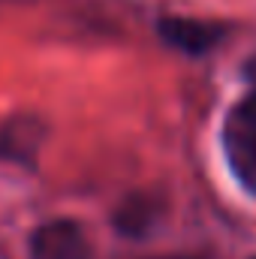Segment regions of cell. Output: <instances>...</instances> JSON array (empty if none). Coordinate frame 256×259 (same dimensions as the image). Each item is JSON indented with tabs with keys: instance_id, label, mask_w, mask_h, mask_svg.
Listing matches in <instances>:
<instances>
[{
	"instance_id": "52a82bcc",
	"label": "cell",
	"mask_w": 256,
	"mask_h": 259,
	"mask_svg": "<svg viewBox=\"0 0 256 259\" xmlns=\"http://www.w3.org/2000/svg\"><path fill=\"white\" fill-rule=\"evenodd\" d=\"M157 259H196V256H157Z\"/></svg>"
},
{
	"instance_id": "3957f363",
	"label": "cell",
	"mask_w": 256,
	"mask_h": 259,
	"mask_svg": "<svg viewBox=\"0 0 256 259\" xmlns=\"http://www.w3.org/2000/svg\"><path fill=\"white\" fill-rule=\"evenodd\" d=\"M223 145H226V157H229L232 172L256 196V127L232 115L223 130Z\"/></svg>"
},
{
	"instance_id": "7a4b0ae2",
	"label": "cell",
	"mask_w": 256,
	"mask_h": 259,
	"mask_svg": "<svg viewBox=\"0 0 256 259\" xmlns=\"http://www.w3.org/2000/svg\"><path fill=\"white\" fill-rule=\"evenodd\" d=\"M157 33L166 46L184 52V55H205L211 52L220 36L223 27L211 24V21H199V18H181V15H166L157 21Z\"/></svg>"
},
{
	"instance_id": "8992f818",
	"label": "cell",
	"mask_w": 256,
	"mask_h": 259,
	"mask_svg": "<svg viewBox=\"0 0 256 259\" xmlns=\"http://www.w3.org/2000/svg\"><path fill=\"white\" fill-rule=\"evenodd\" d=\"M235 118H241L244 124H250V127H256V91L238 106V112H235Z\"/></svg>"
},
{
	"instance_id": "5b68a950",
	"label": "cell",
	"mask_w": 256,
	"mask_h": 259,
	"mask_svg": "<svg viewBox=\"0 0 256 259\" xmlns=\"http://www.w3.org/2000/svg\"><path fill=\"white\" fill-rule=\"evenodd\" d=\"M154 220H157V208H154V202L148 196H133V199H127L118 208V214H115V226L121 232H127V235H145Z\"/></svg>"
},
{
	"instance_id": "6da1fadb",
	"label": "cell",
	"mask_w": 256,
	"mask_h": 259,
	"mask_svg": "<svg viewBox=\"0 0 256 259\" xmlns=\"http://www.w3.org/2000/svg\"><path fill=\"white\" fill-rule=\"evenodd\" d=\"M88 235L72 220H52L30 238V259H88Z\"/></svg>"
},
{
	"instance_id": "277c9868",
	"label": "cell",
	"mask_w": 256,
	"mask_h": 259,
	"mask_svg": "<svg viewBox=\"0 0 256 259\" xmlns=\"http://www.w3.org/2000/svg\"><path fill=\"white\" fill-rule=\"evenodd\" d=\"M42 139H46V124H42V121H36V118H30V115H27V118H24V115L9 118V121L0 124V157L27 163V160H33V154L39 151Z\"/></svg>"
},
{
	"instance_id": "ba28073f",
	"label": "cell",
	"mask_w": 256,
	"mask_h": 259,
	"mask_svg": "<svg viewBox=\"0 0 256 259\" xmlns=\"http://www.w3.org/2000/svg\"><path fill=\"white\" fill-rule=\"evenodd\" d=\"M253 259H256V256H253Z\"/></svg>"
}]
</instances>
